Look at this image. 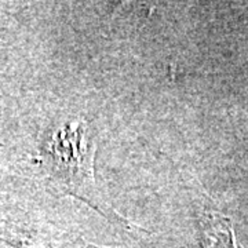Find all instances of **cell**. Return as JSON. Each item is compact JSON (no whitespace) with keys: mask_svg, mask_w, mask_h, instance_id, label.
I'll return each mask as SVG.
<instances>
[{"mask_svg":"<svg viewBox=\"0 0 248 248\" xmlns=\"http://www.w3.org/2000/svg\"><path fill=\"white\" fill-rule=\"evenodd\" d=\"M95 152V140L87 122L73 120L50 134L43 148V159L61 192L89 204L104 217L125 221L107 203L98 189L94 174Z\"/></svg>","mask_w":248,"mask_h":248,"instance_id":"1","label":"cell"},{"mask_svg":"<svg viewBox=\"0 0 248 248\" xmlns=\"http://www.w3.org/2000/svg\"><path fill=\"white\" fill-rule=\"evenodd\" d=\"M199 231L203 248H243L236 239L231 218L219 211H203L199 217Z\"/></svg>","mask_w":248,"mask_h":248,"instance_id":"2","label":"cell"}]
</instances>
